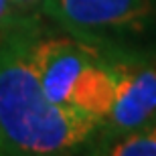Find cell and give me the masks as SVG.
<instances>
[{
    "label": "cell",
    "instance_id": "obj_4",
    "mask_svg": "<svg viewBox=\"0 0 156 156\" xmlns=\"http://www.w3.org/2000/svg\"><path fill=\"white\" fill-rule=\"evenodd\" d=\"M41 12L77 33L128 27L146 18L154 0H43Z\"/></svg>",
    "mask_w": 156,
    "mask_h": 156
},
{
    "label": "cell",
    "instance_id": "obj_2",
    "mask_svg": "<svg viewBox=\"0 0 156 156\" xmlns=\"http://www.w3.org/2000/svg\"><path fill=\"white\" fill-rule=\"evenodd\" d=\"M29 57L55 104L91 114L104 126L116 95V71L101 61L95 47L67 37H33Z\"/></svg>",
    "mask_w": 156,
    "mask_h": 156
},
{
    "label": "cell",
    "instance_id": "obj_1",
    "mask_svg": "<svg viewBox=\"0 0 156 156\" xmlns=\"http://www.w3.org/2000/svg\"><path fill=\"white\" fill-rule=\"evenodd\" d=\"M33 33L10 30L0 39V154H59L85 144L101 120L55 104L29 57Z\"/></svg>",
    "mask_w": 156,
    "mask_h": 156
},
{
    "label": "cell",
    "instance_id": "obj_6",
    "mask_svg": "<svg viewBox=\"0 0 156 156\" xmlns=\"http://www.w3.org/2000/svg\"><path fill=\"white\" fill-rule=\"evenodd\" d=\"M43 0H8V10H10V23L14 14H24V12L33 10L37 6H41Z\"/></svg>",
    "mask_w": 156,
    "mask_h": 156
},
{
    "label": "cell",
    "instance_id": "obj_5",
    "mask_svg": "<svg viewBox=\"0 0 156 156\" xmlns=\"http://www.w3.org/2000/svg\"><path fill=\"white\" fill-rule=\"evenodd\" d=\"M108 152L114 156H156V122L122 136Z\"/></svg>",
    "mask_w": 156,
    "mask_h": 156
},
{
    "label": "cell",
    "instance_id": "obj_7",
    "mask_svg": "<svg viewBox=\"0 0 156 156\" xmlns=\"http://www.w3.org/2000/svg\"><path fill=\"white\" fill-rule=\"evenodd\" d=\"M10 24V10H8V0H0V39L6 33Z\"/></svg>",
    "mask_w": 156,
    "mask_h": 156
},
{
    "label": "cell",
    "instance_id": "obj_3",
    "mask_svg": "<svg viewBox=\"0 0 156 156\" xmlns=\"http://www.w3.org/2000/svg\"><path fill=\"white\" fill-rule=\"evenodd\" d=\"M116 95L101 128L126 136L156 122V65H114Z\"/></svg>",
    "mask_w": 156,
    "mask_h": 156
}]
</instances>
